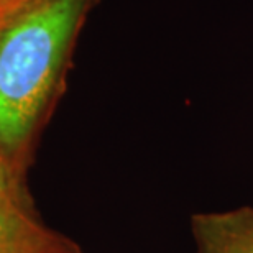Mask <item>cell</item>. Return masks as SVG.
<instances>
[{
  "mask_svg": "<svg viewBox=\"0 0 253 253\" xmlns=\"http://www.w3.org/2000/svg\"><path fill=\"white\" fill-rule=\"evenodd\" d=\"M92 0H37L0 30V146L27 150L61 85Z\"/></svg>",
  "mask_w": 253,
  "mask_h": 253,
  "instance_id": "cell-1",
  "label": "cell"
},
{
  "mask_svg": "<svg viewBox=\"0 0 253 253\" xmlns=\"http://www.w3.org/2000/svg\"><path fill=\"white\" fill-rule=\"evenodd\" d=\"M68 240L25 211L0 168V253H53Z\"/></svg>",
  "mask_w": 253,
  "mask_h": 253,
  "instance_id": "cell-2",
  "label": "cell"
},
{
  "mask_svg": "<svg viewBox=\"0 0 253 253\" xmlns=\"http://www.w3.org/2000/svg\"><path fill=\"white\" fill-rule=\"evenodd\" d=\"M196 253H253V207L191 217Z\"/></svg>",
  "mask_w": 253,
  "mask_h": 253,
  "instance_id": "cell-3",
  "label": "cell"
},
{
  "mask_svg": "<svg viewBox=\"0 0 253 253\" xmlns=\"http://www.w3.org/2000/svg\"><path fill=\"white\" fill-rule=\"evenodd\" d=\"M53 253H83V250H81L76 244H73L71 240H68V242H66V244L61 247V249H58L56 252H53Z\"/></svg>",
  "mask_w": 253,
  "mask_h": 253,
  "instance_id": "cell-4",
  "label": "cell"
}]
</instances>
